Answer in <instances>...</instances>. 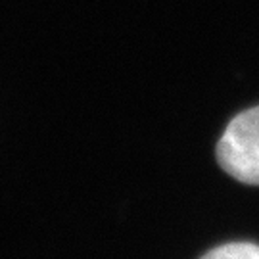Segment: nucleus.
Instances as JSON below:
<instances>
[{
  "instance_id": "1",
  "label": "nucleus",
  "mask_w": 259,
  "mask_h": 259,
  "mask_svg": "<svg viewBox=\"0 0 259 259\" xmlns=\"http://www.w3.org/2000/svg\"><path fill=\"white\" fill-rule=\"evenodd\" d=\"M217 161L238 183L259 186V106L227 125L217 142Z\"/></svg>"
},
{
  "instance_id": "2",
  "label": "nucleus",
  "mask_w": 259,
  "mask_h": 259,
  "mask_svg": "<svg viewBox=\"0 0 259 259\" xmlns=\"http://www.w3.org/2000/svg\"><path fill=\"white\" fill-rule=\"evenodd\" d=\"M200 259H259V246L250 242H231L213 248Z\"/></svg>"
}]
</instances>
